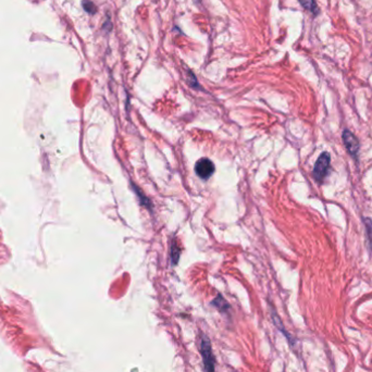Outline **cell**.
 <instances>
[{
	"mask_svg": "<svg viewBox=\"0 0 372 372\" xmlns=\"http://www.w3.org/2000/svg\"><path fill=\"white\" fill-rule=\"evenodd\" d=\"M200 353L206 372H215V357L212 354L211 343L206 335L201 336Z\"/></svg>",
	"mask_w": 372,
	"mask_h": 372,
	"instance_id": "obj_1",
	"label": "cell"
},
{
	"mask_svg": "<svg viewBox=\"0 0 372 372\" xmlns=\"http://www.w3.org/2000/svg\"><path fill=\"white\" fill-rule=\"evenodd\" d=\"M330 163H331V157L329 155V152L321 153L320 157L318 158V160H317V162L315 163L314 172H312L316 181L322 182L324 180V177L329 172Z\"/></svg>",
	"mask_w": 372,
	"mask_h": 372,
	"instance_id": "obj_2",
	"label": "cell"
},
{
	"mask_svg": "<svg viewBox=\"0 0 372 372\" xmlns=\"http://www.w3.org/2000/svg\"><path fill=\"white\" fill-rule=\"evenodd\" d=\"M195 172L202 180H208L215 172V165L208 158H201L196 162Z\"/></svg>",
	"mask_w": 372,
	"mask_h": 372,
	"instance_id": "obj_3",
	"label": "cell"
},
{
	"mask_svg": "<svg viewBox=\"0 0 372 372\" xmlns=\"http://www.w3.org/2000/svg\"><path fill=\"white\" fill-rule=\"evenodd\" d=\"M343 142L349 155L351 157L357 158L359 151V142L349 130H345L343 132Z\"/></svg>",
	"mask_w": 372,
	"mask_h": 372,
	"instance_id": "obj_4",
	"label": "cell"
},
{
	"mask_svg": "<svg viewBox=\"0 0 372 372\" xmlns=\"http://www.w3.org/2000/svg\"><path fill=\"white\" fill-rule=\"evenodd\" d=\"M298 1L302 6V8L308 10V11L311 12L312 14H315V16L319 14V8H318V4H317L316 2V0H298Z\"/></svg>",
	"mask_w": 372,
	"mask_h": 372,
	"instance_id": "obj_5",
	"label": "cell"
},
{
	"mask_svg": "<svg viewBox=\"0 0 372 372\" xmlns=\"http://www.w3.org/2000/svg\"><path fill=\"white\" fill-rule=\"evenodd\" d=\"M364 224L366 227V233H367V240H368V243L370 247L372 248V221L369 218L364 220Z\"/></svg>",
	"mask_w": 372,
	"mask_h": 372,
	"instance_id": "obj_6",
	"label": "cell"
},
{
	"mask_svg": "<svg viewBox=\"0 0 372 372\" xmlns=\"http://www.w3.org/2000/svg\"><path fill=\"white\" fill-rule=\"evenodd\" d=\"M178 257H180V247H178L176 244H174V243H172L171 260L173 265H175L176 261H178Z\"/></svg>",
	"mask_w": 372,
	"mask_h": 372,
	"instance_id": "obj_7",
	"label": "cell"
},
{
	"mask_svg": "<svg viewBox=\"0 0 372 372\" xmlns=\"http://www.w3.org/2000/svg\"><path fill=\"white\" fill-rule=\"evenodd\" d=\"M83 8H84V10H85L86 12L91 13V14L96 13V11H97V8H96L95 4H94L92 1H89V0H84V1H83Z\"/></svg>",
	"mask_w": 372,
	"mask_h": 372,
	"instance_id": "obj_8",
	"label": "cell"
}]
</instances>
